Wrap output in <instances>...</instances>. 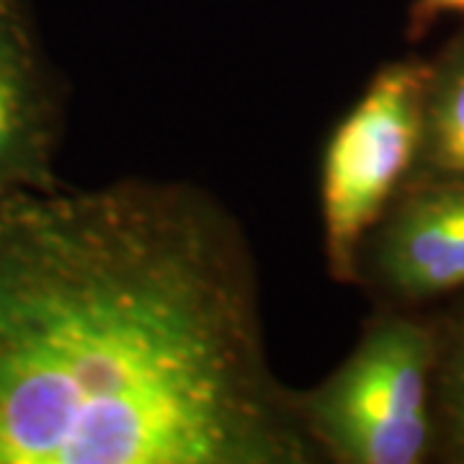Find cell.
I'll use <instances>...</instances> for the list:
<instances>
[{"instance_id": "277c9868", "label": "cell", "mask_w": 464, "mask_h": 464, "mask_svg": "<svg viewBox=\"0 0 464 464\" xmlns=\"http://www.w3.org/2000/svg\"><path fill=\"white\" fill-rule=\"evenodd\" d=\"M380 266L387 282L411 297L464 286V188L408 204L382 240Z\"/></svg>"}, {"instance_id": "7a4b0ae2", "label": "cell", "mask_w": 464, "mask_h": 464, "mask_svg": "<svg viewBox=\"0 0 464 464\" xmlns=\"http://www.w3.org/2000/svg\"><path fill=\"white\" fill-rule=\"evenodd\" d=\"M431 338L387 320L362 341L313 402L310 420L351 464H415L429 447Z\"/></svg>"}, {"instance_id": "52a82bcc", "label": "cell", "mask_w": 464, "mask_h": 464, "mask_svg": "<svg viewBox=\"0 0 464 464\" xmlns=\"http://www.w3.org/2000/svg\"><path fill=\"white\" fill-rule=\"evenodd\" d=\"M449 411H451V418L457 423V433L462 436L464 441V335L457 346V353L451 359V366H449Z\"/></svg>"}, {"instance_id": "5b68a950", "label": "cell", "mask_w": 464, "mask_h": 464, "mask_svg": "<svg viewBox=\"0 0 464 464\" xmlns=\"http://www.w3.org/2000/svg\"><path fill=\"white\" fill-rule=\"evenodd\" d=\"M426 145L439 170L464 179V52L426 99Z\"/></svg>"}, {"instance_id": "ba28073f", "label": "cell", "mask_w": 464, "mask_h": 464, "mask_svg": "<svg viewBox=\"0 0 464 464\" xmlns=\"http://www.w3.org/2000/svg\"><path fill=\"white\" fill-rule=\"evenodd\" d=\"M431 11H464V0H423Z\"/></svg>"}, {"instance_id": "6da1fadb", "label": "cell", "mask_w": 464, "mask_h": 464, "mask_svg": "<svg viewBox=\"0 0 464 464\" xmlns=\"http://www.w3.org/2000/svg\"><path fill=\"white\" fill-rule=\"evenodd\" d=\"M246 253L181 188L0 217V464H295Z\"/></svg>"}, {"instance_id": "3957f363", "label": "cell", "mask_w": 464, "mask_h": 464, "mask_svg": "<svg viewBox=\"0 0 464 464\" xmlns=\"http://www.w3.org/2000/svg\"><path fill=\"white\" fill-rule=\"evenodd\" d=\"M426 83L420 67H384L333 134L323 170V217L335 274L351 276L362 235L413 166L426 137Z\"/></svg>"}, {"instance_id": "8992f818", "label": "cell", "mask_w": 464, "mask_h": 464, "mask_svg": "<svg viewBox=\"0 0 464 464\" xmlns=\"http://www.w3.org/2000/svg\"><path fill=\"white\" fill-rule=\"evenodd\" d=\"M29 132V99L26 85L11 60V52L0 44V163L14 158Z\"/></svg>"}]
</instances>
